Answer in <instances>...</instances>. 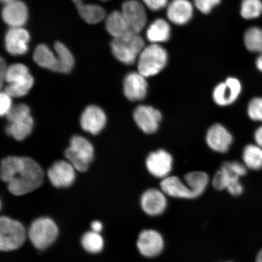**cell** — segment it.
<instances>
[{
  "instance_id": "60d3db41",
  "label": "cell",
  "mask_w": 262,
  "mask_h": 262,
  "mask_svg": "<svg viewBox=\"0 0 262 262\" xmlns=\"http://www.w3.org/2000/svg\"><path fill=\"white\" fill-rule=\"evenodd\" d=\"M7 66H6V62L3 60V58L1 59V66H0V77H1V86L3 87V84L5 81V75L6 70H7Z\"/></svg>"
},
{
  "instance_id": "f6af8a7d",
  "label": "cell",
  "mask_w": 262,
  "mask_h": 262,
  "mask_svg": "<svg viewBox=\"0 0 262 262\" xmlns=\"http://www.w3.org/2000/svg\"><path fill=\"white\" fill-rule=\"evenodd\" d=\"M15 1H16V0H1V2L5 5L10 4V3H11L14 2Z\"/></svg>"
},
{
  "instance_id": "8992f818",
  "label": "cell",
  "mask_w": 262,
  "mask_h": 262,
  "mask_svg": "<svg viewBox=\"0 0 262 262\" xmlns=\"http://www.w3.org/2000/svg\"><path fill=\"white\" fill-rule=\"evenodd\" d=\"M58 235V228L51 219L41 217L32 223L28 236L34 247L44 250L54 243Z\"/></svg>"
},
{
  "instance_id": "30bf717a",
  "label": "cell",
  "mask_w": 262,
  "mask_h": 262,
  "mask_svg": "<svg viewBox=\"0 0 262 262\" xmlns=\"http://www.w3.org/2000/svg\"><path fill=\"white\" fill-rule=\"evenodd\" d=\"M147 171L156 178L165 179L171 173L173 158L165 149H158L150 152L146 160Z\"/></svg>"
},
{
  "instance_id": "836d02e7",
  "label": "cell",
  "mask_w": 262,
  "mask_h": 262,
  "mask_svg": "<svg viewBox=\"0 0 262 262\" xmlns=\"http://www.w3.org/2000/svg\"><path fill=\"white\" fill-rule=\"evenodd\" d=\"M262 14V0H243L241 14L246 19H255Z\"/></svg>"
},
{
  "instance_id": "83f0119b",
  "label": "cell",
  "mask_w": 262,
  "mask_h": 262,
  "mask_svg": "<svg viewBox=\"0 0 262 262\" xmlns=\"http://www.w3.org/2000/svg\"><path fill=\"white\" fill-rule=\"evenodd\" d=\"M76 6L78 14L88 24H98L105 17V12L100 6L83 3Z\"/></svg>"
},
{
  "instance_id": "9a60e30c",
  "label": "cell",
  "mask_w": 262,
  "mask_h": 262,
  "mask_svg": "<svg viewBox=\"0 0 262 262\" xmlns=\"http://www.w3.org/2000/svg\"><path fill=\"white\" fill-rule=\"evenodd\" d=\"M206 142L212 150L223 154L228 151L233 142V137L225 126L216 123L206 133Z\"/></svg>"
},
{
  "instance_id": "f546056e",
  "label": "cell",
  "mask_w": 262,
  "mask_h": 262,
  "mask_svg": "<svg viewBox=\"0 0 262 262\" xmlns=\"http://www.w3.org/2000/svg\"><path fill=\"white\" fill-rule=\"evenodd\" d=\"M247 50L254 53H262V29L252 27L247 29L244 37Z\"/></svg>"
},
{
  "instance_id": "7c38bea8",
  "label": "cell",
  "mask_w": 262,
  "mask_h": 262,
  "mask_svg": "<svg viewBox=\"0 0 262 262\" xmlns=\"http://www.w3.org/2000/svg\"><path fill=\"white\" fill-rule=\"evenodd\" d=\"M122 12L127 24L134 33L139 34L147 23L146 11L138 0H127L122 5Z\"/></svg>"
},
{
  "instance_id": "2e32d148",
  "label": "cell",
  "mask_w": 262,
  "mask_h": 262,
  "mask_svg": "<svg viewBox=\"0 0 262 262\" xmlns=\"http://www.w3.org/2000/svg\"><path fill=\"white\" fill-rule=\"evenodd\" d=\"M107 117L99 106L90 105L86 107L80 117V126L85 132L97 135L105 127Z\"/></svg>"
},
{
  "instance_id": "d590c367",
  "label": "cell",
  "mask_w": 262,
  "mask_h": 262,
  "mask_svg": "<svg viewBox=\"0 0 262 262\" xmlns=\"http://www.w3.org/2000/svg\"><path fill=\"white\" fill-rule=\"evenodd\" d=\"M31 115L30 108L25 104H18L12 107L11 111L6 116L9 122Z\"/></svg>"
},
{
  "instance_id": "52a82bcc",
  "label": "cell",
  "mask_w": 262,
  "mask_h": 262,
  "mask_svg": "<svg viewBox=\"0 0 262 262\" xmlns=\"http://www.w3.org/2000/svg\"><path fill=\"white\" fill-rule=\"evenodd\" d=\"M26 238V231L20 222L2 216L0 219V249L11 251L21 247Z\"/></svg>"
},
{
  "instance_id": "4fadbf2b",
  "label": "cell",
  "mask_w": 262,
  "mask_h": 262,
  "mask_svg": "<svg viewBox=\"0 0 262 262\" xmlns=\"http://www.w3.org/2000/svg\"><path fill=\"white\" fill-rule=\"evenodd\" d=\"M75 169L68 161L59 160L48 169V177L55 188H68L75 180Z\"/></svg>"
},
{
  "instance_id": "ba28073f",
  "label": "cell",
  "mask_w": 262,
  "mask_h": 262,
  "mask_svg": "<svg viewBox=\"0 0 262 262\" xmlns=\"http://www.w3.org/2000/svg\"><path fill=\"white\" fill-rule=\"evenodd\" d=\"M242 92L241 81L235 77H228L214 88L212 92L213 100L218 106H230L238 100Z\"/></svg>"
},
{
  "instance_id": "3957f363",
  "label": "cell",
  "mask_w": 262,
  "mask_h": 262,
  "mask_svg": "<svg viewBox=\"0 0 262 262\" xmlns=\"http://www.w3.org/2000/svg\"><path fill=\"white\" fill-rule=\"evenodd\" d=\"M137 70L146 78L161 73L168 62L166 49L159 44L150 43L143 49L137 60Z\"/></svg>"
},
{
  "instance_id": "ab89813d",
  "label": "cell",
  "mask_w": 262,
  "mask_h": 262,
  "mask_svg": "<svg viewBox=\"0 0 262 262\" xmlns=\"http://www.w3.org/2000/svg\"><path fill=\"white\" fill-rule=\"evenodd\" d=\"M255 143L262 147V124L255 129L254 134Z\"/></svg>"
},
{
  "instance_id": "d6a6232c",
  "label": "cell",
  "mask_w": 262,
  "mask_h": 262,
  "mask_svg": "<svg viewBox=\"0 0 262 262\" xmlns=\"http://www.w3.org/2000/svg\"><path fill=\"white\" fill-rule=\"evenodd\" d=\"M31 74L26 65L21 63L13 64L8 67L5 81L7 84L14 83L26 79Z\"/></svg>"
},
{
  "instance_id": "4316f807",
  "label": "cell",
  "mask_w": 262,
  "mask_h": 262,
  "mask_svg": "<svg viewBox=\"0 0 262 262\" xmlns=\"http://www.w3.org/2000/svg\"><path fill=\"white\" fill-rule=\"evenodd\" d=\"M186 184L191 189L195 198H198L205 191L209 182L207 173L203 171L190 172L184 176Z\"/></svg>"
},
{
  "instance_id": "7a4b0ae2",
  "label": "cell",
  "mask_w": 262,
  "mask_h": 262,
  "mask_svg": "<svg viewBox=\"0 0 262 262\" xmlns=\"http://www.w3.org/2000/svg\"><path fill=\"white\" fill-rule=\"evenodd\" d=\"M247 169L244 164L241 162H224L213 178L212 185L218 191L227 189L232 195H241L244 188L240 179L247 174Z\"/></svg>"
},
{
  "instance_id": "b9f144b4",
  "label": "cell",
  "mask_w": 262,
  "mask_h": 262,
  "mask_svg": "<svg viewBox=\"0 0 262 262\" xmlns=\"http://www.w3.org/2000/svg\"><path fill=\"white\" fill-rule=\"evenodd\" d=\"M92 231H93L98 233H100L101 231L103 230V224L99 221H96L92 222L91 225Z\"/></svg>"
},
{
  "instance_id": "d4e9b609",
  "label": "cell",
  "mask_w": 262,
  "mask_h": 262,
  "mask_svg": "<svg viewBox=\"0 0 262 262\" xmlns=\"http://www.w3.org/2000/svg\"><path fill=\"white\" fill-rule=\"evenodd\" d=\"M106 27L108 32L114 38L124 37L131 34H135L129 27L122 12L114 11L107 16Z\"/></svg>"
},
{
  "instance_id": "f35d334b",
  "label": "cell",
  "mask_w": 262,
  "mask_h": 262,
  "mask_svg": "<svg viewBox=\"0 0 262 262\" xmlns=\"http://www.w3.org/2000/svg\"><path fill=\"white\" fill-rule=\"evenodd\" d=\"M146 7L151 11H160L168 5V0H142Z\"/></svg>"
},
{
  "instance_id": "9c48e42d",
  "label": "cell",
  "mask_w": 262,
  "mask_h": 262,
  "mask_svg": "<svg viewBox=\"0 0 262 262\" xmlns=\"http://www.w3.org/2000/svg\"><path fill=\"white\" fill-rule=\"evenodd\" d=\"M162 113L156 108L142 104L136 108L133 117L137 125L147 134H152L159 129L162 120Z\"/></svg>"
},
{
  "instance_id": "1f68e13d",
  "label": "cell",
  "mask_w": 262,
  "mask_h": 262,
  "mask_svg": "<svg viewBox=\"0 0 262 262\" xmlns=\"http://www.w3.org/2000/svg\"><path fill=\"white\" fill-rule=\"evenodd\" d=\"M34 84V78L31 75L24 80L7 84L5 88V91L12 97H22L29 93Z\"/></svg>"
},
{
  "instance_id": "cb8c5ba5",
  "label": "cell",
  "mask_w": 262,
  "mask_h": 262,
  "mask_svg": "<svg viewBox=\"0 0 262 262\" xmlns=\"http://www.w3.org/2000/svg\"><path fill=\"white\" fill-rule=\"evenodd\" d=\"M33 58L39 67L58 73L59 61L57 55L55 54L47 45H39L35 49Z\"/></svg>"
},
{
  "instance_id": "603a6c76",
  "label": "cell",
  "mask_w": 262,
  "mask_h": 262,
  "mask_svg": "<svg viewBox=\"0 0 262 262\" xmlns=\"http://www.w3.org/2000/svg\"><path fill=\"white\" fill-rule=\"evenodd\" d=\"M170 37L171 26L164 19H156L147 29L146 38L150 43L160 45L168 41Z\"/></svg>"
},
{
  "instance_id": "74e56055",
  "label": "cell",
  "mask_w": 262,
  "mask_h": 262,
  "mask_svg": "<svg viewBox=\"0 0 262 262\" xmlns=\"http://www.w3.org/2000/svg\"><path fill=\"white\" fill-rule=\"evenodd\" d=\"M12 97L6 92H2L0 95V114L1 116H6L11 111L12 106Z\"/></svg>"
},
{
  "instance_id": "ffe728a7",
  "label": "cell",
  "mask_w": 262,
  "mask_h": 262,
  "mask_svg": "<svg viewBox=\"0 0 262 262\" xmlns=\"http://www.w3.org/2000/svg\"><path fill=\"white\" fill-rule=\"evenodd\" d=\"M167 17L172 24L184 25L193 15V6L188 0H172L167 6Z\"/></svg>"
},
{
  "instance_id": "bcb514c9",
  "label": "cell",
  "mask_w": 262,
  "mask_h": 262,
  "mask_svg": "<svg viewBox=\"0 0 262 262\" xmlns=\"http://www.w3.org/2000/svg\"><path fill=\"white\" fill-rule=\"evenodd\" d=\"M75 4L76 5L81 4V3H83V0H72ZM101 1H107V0H101Z\"/></svg>"
},
{
  "instance_id": "8fae6325",
  "label": "cell",
  "mask_w": 262,
  "mask_h": 262,
  "mask_svg": "<svg viewBox=\"0 0 262 262\" xmlns=\"http://www.w3.org/2000/svg\"><path fill=\"white\" fill-rule=\"evenodd\" d=\"M137 246L144 257L152 258L162 253L165 242L159 232L155 229H145L140 232Z\"/></svg>"
},
{
  "instance_id": "4dcf8cb0",
  "label": "cell",
  "mask_w": 262,
  "mask_h": 262,
  "mask_svg": "<svg viewBox=\"0 0 262 262\" xmlns=\"http://www.w3.org/2000/svg\"><path fill=\"white\" fill-rule=\"evenodd\" d=\"M82 247L88 253L97 254L103 250L104 241L100 233L93 231L86 232L81 238Z\"/></svg>"
},
{
  "instance_id": "7bdbcfd3",
  "label": "cell",
  "mask_w": 262,
  "mask_h": 262,
  "mask_svg": "<svg viewBox=\"0 0 262 262\" xmlns=\"http://www.w3.org/2000/svg\"><path fill=\"white\" fill-rule=\"evenodd\" d=\"M255 67L262 73V53L258 55L255 60Z\"/></svg>"
},
{
  "instance_id": "484cf974",
  "label": "cell",
  "mask_w": 262,
  "mask_h": 262,
  "mask_svg": "<svg viewBox=\"0 0 262 262\" xmlns=\"http://www.w3.org/2000/svg\"><path fill=\"white\" fill-rule=\"evenodd\" d=\"M242 160L248 169L258 171L262 168V147L255 144H248L242 152Z\"/></svg>"
},
{
  "instance_id": "d6986e66",
  "label": "cell",
  "mask_w": 262,
  "mask_h": 262,
  "mask_svg": "<svg viewBox=\"0 0 262 262\" xmlns=\"http://www.w3.org/2000/svg\"><path fill=\"white\" fill-rule=\"evenodd\" d=\"M2 18L11 28H22L28 19V9L24 2L15 1L5 6Z\"/></svg>"
},
{
  "instance_id": "8d00e7d4",
  "label": "cell",
  "mask_w": 262,
  "mask_h": 262,
  "mask_svg": "<svg viewBox=\"0 0 262 262\" xmlns=\"http://www.w3.org/2000/svg\"><path fill=\"white\" fill-rule=\"evenodd\" d=\"M221 2V0H194L195 7L205 14H209Z\"/></svg>"
},
{
  "instance_id": "f1b7e54d",
  "label": "cell",
  "mask_w": 262,
  "mask_h": 262,
  "mask_svg": "<svg viewBox=\"0 0 262 262\" xmlns=\"http://www.w3.org/2000/svg\"><path fill=\"white\" fill-rule=\"evenodd\" d=\"M55 53L59 61V73L67 74L73 70L75 64L74 58L66 46L60 41L55 42L54 45Z\"/></svg>"
},
{
  "instance_id": "5b68a950",
  "label": "cell",
  "mask_w": 262,
  "mask_h": 262,
  "mask_svg": "<svg viewBox=\"0 0 262 262\" xmlns=\"http://www.w3.org/2000/svg\"><path fill=\"white\" fill-rule=\"evenodd\" d=\"M64 155L76 171L84 172L94 159V146L84 137L75 136L71 139L70 146L65 150Z\"/></svg>"
},
{
  "instance_id": "e0dca14e",
  "label": "cell",
  "mask_w": 262,
  "mask_h": 262,
  "mask_svg": "<svg viewBox=\"0 0 262 262\" xmlns=\"http://www.w3.org/2000/svg\"><path fill=\"white\" fill-rule=\"evenodd\" d=\"M166 195L162 189L146 190L141 196V206L143 211L152 217L163 214L168 205Z\"/></svg>"
},
{
  "instance_id": "277c9868",
  "label": "cell",
  "mask_w": 262,
  "mask_h": 262,
  "mask_svg": "<svg viewBox=\"0 0 262 262\" xmlns=\"http://www.w3.org/2000/svg\"><path fill=\"white\" fill-rule=\"evenodd\" d=\"M111 46L114 57L121 63L126 65L136 63L141 52L146 47L145 41L139 34L114 38Z\"/></svg>"
},
{
  "instance_id": "ee69618b",
  "label": "cell",
  "mask_w": 262,
  "mask_h": 262,
  "mask_svg": "<svg viewBox=\"0 0 262 262\" xmlns=\"http://www.w3.org/2000/svg\"><path fill=\"white\" fill-rule=\"evenodd\" d=\"M255 262H262V249L258 252L256 258H255Z\"/></svg>"
},
{
  "instance_id": "7402d4cb",
  "label": "cell",
  "mask_w": 262,
  "mask_h": 262,
  "mask_svg": "<svg viewBox=\"0 0 262 262\" xmlns=\"http://www.w3.org/2000/svg\"><path fill=\"white\" fill-rule=\"evenodd\" d=\"M34 126V121L31 114L9 122L6 131L9 136L16 140L21 141L30 135Z\"/></svg>"
},
{
  "instance_id": "e575fe53",
  "label": "cell",
  "mask_w": 262,
  "mask_h": 262,
  "mask_svg": "<svg viewBox=\"0 0 262 262\" xmlns=\"http://www.w3.org/2000/svg\"><path fill=\"white\" fill-rule=\"evenodd\" d=\"M247 114L251 120L262 123L261 97H255L252 98L248 104Z\"/></svg>"
},
{
  "instance_id": "ac0fdd59",
  "label": "cell",
  "mask_w": 262,
  "mask_h": 262,
  "mask_svg": "<svg viewBox=\"0 0 262 262\" xmlns=\"http://www.w3.org/2000/svg\"><path fill=\"white\" fill-rule=\"evenodd\" d=\"M30 35L22 28H11L5 36V48L8 53L14 56L27 53Z\"/></svg>"
},
{
  "instance_id": "5bb4252c",
  "label": "cell",
  "mask_w": 262,
  "mask_h": 262,
  "mask_svg": "<svg viewBox=\"0 0 262 262\" xmlns=\"http://www.w3.org/2000/svg\"><path fill=\"white\" fill-rule=\"evenodd\" d=\"M148 89L146 77L139 72H130L124 78V96L131 101L145 99Z\"/></svg>"
},
{
  "instance_id": "44dd1931",
  "label": "cell",
  "mask_w": 262,
  "mask_h": 262,
  "mask_svg": "<svg viewBox=\"0 0 262 262\" xmlns=\"http://www.w3.org/2000/svg\"><path fill=\"white\" fill-rule=\"evenodd\" d=\"M160 188L166 195L173 198L194 199L195 196L191 188L178 177L170 176L162 179Z\"/></svg>"
},
{
  "instance_id": "6da1fadb",
  "label": "cell",
  "mask_w": 262,
  "mask_h": 262,
  "mask_svg": "<svg viewBox=\"0 0 262 262\" xmlns=\"http://www.w3.org/2000/svg\"><path fill=\"white\" fill-rule=\"evenodd\" d=\"M1 178L7 183L10 192L22 195L34 191L41 185L44 172L35 160L25 157H8L1 164Z\"/></svg>"
}]
</instances>
